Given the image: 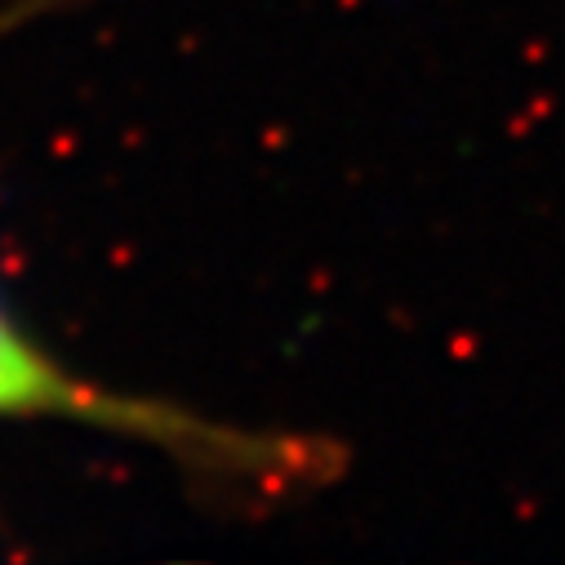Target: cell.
Here are the masks:
<instances>
[{
  "label": "cell",
  "instance_id": "1",
  "mask_svg": "<svg viewBox=\"0 0 565 565\" xmlns=\"http://www.w3.org/2000/svg\"><path fill=\"white\" fill-rule=\"evenodd\" d=\"M76 405V392L14 334L0 317V414L14 409H63Z\"/></svg>",
  "mask_w": 565,
  "mask_h": 565
}]
</instances>
